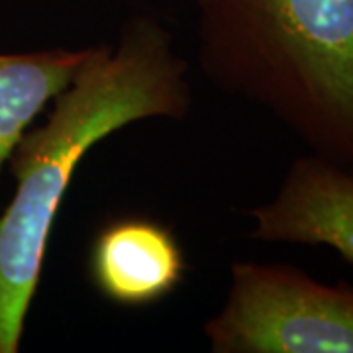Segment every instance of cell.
Returning a JSON list of instances; mask_svg holds the SVG:
<instances>
[{
    "mask_svg": "<svg viewBox=\"0 0 353 353\" xmlns=\"http://www.w3.org/2000/svg\"><path fill=\"white\" fill-rule=\"evenodd\" d=\"M189 63L150 16L128 20L114 46H90L46 124L14 148L16 190L0 214V353H18L51 230L77 167L97 143L139 120H183L192 106Z\"/></svg>",
    "mask_w": 353,
    "mask_h": 353,
    "instance_id": "6da1fadb",
    "label": "cell"
},
{
    "mask_svg": "<svg viewBox=\"0 0 353 353\" xmlns=\"http://www.w3.org/2000/svg\"><path fill=\"white\" fill-rule=\"evenodd\" d=\"M204 79L353 171V0H194Z\"/></svg>",
    "mask_w": 353,
    "mask_h": 353,
    "instance_id": "7a4b0ae2",
    "label": "cell"
},
{
    "mask_svg": "<svg viewBox=\"0 0 353 353\" xmlns=\"http://www.w3.org/2000/svg\"><path fill=\"white\" fill-rule=\"evenodd\" d=\"M204 336L214 353H353V285L320 283L294 265L236 261Z\"/></svg>",
    "mask_w": 353,
    "mask_h": 353,
    "instance_id": "3957f363",
    "label": "cell"
},
{
    "mask_svg": "<svg viewBox=\"0 0 353 353\" xmlns=\"http://www.w3.org/2000/svg\"><path fill=\"white\" fill-rule=\"evenodd\" d=\"M250 238L324 245L353 265V171L314 153L294 159L277 194L248 210Z\"/></svg>",
    "mask_w": 353,
    "mask_h": 353,
    "instance_id": "277c9868",
    "label": "cell"
},
{
    "mask_svg": "<svg viewBox=\"0 0 353 353\" xmlns=\"http://www.w3.org/2000/svg\"><path fill=\"white\" fill-rule=\"evenodd\" d=\"M187 259L171 228L145 216H124L101 228L88 252V277L120 306L161 303L187 275Z\"/></svg>",
    "mask_w": 353,
    "mask_h": 353,
    "instance_id": "5b68a950",
    "label": "cell"
},
{
    "mask_svg": "<svg viewBox=\"0 0 353 353\" xmlns=\"http://www.w3.org/2000/svg\"><path fill=\"white\" fill-rule=\"evenodd\" d=\"M88 50L0 53V171L39 112L71 85Z\"/></svg>",
    "mask_w": 353,
    "mask_h": 353,
    "instance_id": "8992f818",
    "label": "cell"
}]
</instances>
